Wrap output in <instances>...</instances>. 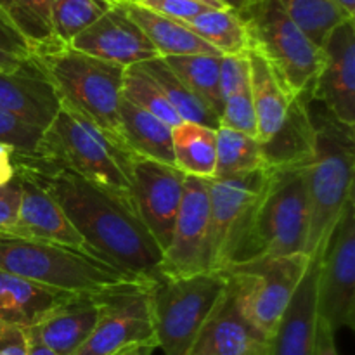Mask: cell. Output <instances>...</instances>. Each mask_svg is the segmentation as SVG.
I'll list each match as a JSON object with an SVG mask.
<instances>
[{"instance_id":"cell-38","label":"cell","mask_w":355,"mask_h":355,"mask_svg":"<svg viewBox=\"0 0 355 355\" xmlns=\"http://www.w3.org/2000/svg\"><path fill=\"white\" fill-rule=\"evenodd\" d=\"M250 90V61L245 55H222L220 58V96L222 103L232 94Z\"/></svg>"},{"instance_id":"cell-18","label":"cell","mask_w":355,"mask_h":355,"mask_svg":"<svg viewBox=\"0 0 355 355\" xmlns=\"http://www.w3.org/2000/svg\"><path fill=\"white\" fill-rule=\"evenodd\" d=\"M311 89L293 97L279 130L267 142H260L263 165L270 170H302L311 165L315 153Z\"/></svg>"},{"instance_id":"cell-39","label":"cell","mask_w":355,"mask_h":355,"mask_svg":"<svg viewBox=\"0 0 355 355\" xmlns=\"http://www.w3.org/2000/svg\"><path fill=\"white\" fill-rule=\"evenodd\" d=\"M21 189L14 177L12 182L0 187V238H17Z\"/></svg>"},{"instance_id":"cell-46","label":"cell","mask_w":355,"mask_h":355,"mask_svg":"<svg viewBox=\"0 0 355 355\" xmlns=\"http://www.w3.org/2000/svg\"><path fill=\"white\" fill-rule=\"evenodd\" d=\"M26 335H28V355H55L44 342H42L40 335H38L35 326L26 328Z\"/></svg>"},{"instance_id":"cell-13","label":"cell","mask_w":355,"mask_h":355,"mask_svg":"<svg viewBox=\"0 0 355 355\" xmlns=\"http://www.w3.org/2000/svg\"><path fill=\"white\" fill-rule=\"evenodd\" d=\"M210 200L203 179L186 177L182 201L168 248L158 266L159 279L189 277L208 270Z\"/></svg>"},{"instance_id":"cell-25","label":"cell","mask_w":355,"mask_h":355,"mask_svg":"<svg viewBox=\"0 0 355 355\" xmlns=\"http://www.w3.org/2000/svg\"><path fill=\"white\" fill-rule=\"evenodd\" d=\"M248 61L250 92L257 118V141L267 142L279 130L293 97L286 92L262 55L248 51Z\"/></svg>"},{"instance_id":"cell-20","label":"cell","mask_w":355,"mask_h":355,"mask_svg":"<svg viewBox=\"0 0 355 355\" xmlns=\"http://www.w3.org/2000/svg\"><path fill=\"white\" fill-rule=\"evenodd\" d=\"M16 179L21 189L17 238L69 246H89L44 187L26 177L16 175Z\"/></svg>"},{"instance_id":"cell-28","label":"cell","mask_w":355,"mask_h":355,"mask_svg":"<svg viewBox=\"0 0 355 355\" xmlns=\"http://www.w3.org/2000/svg\"><path fill=\"white\" fill-rule=\"evenodd\" d=\"M52 3L54 0H0V10L33 55L62 47L52 28Z\"/></svg>"},{"instance_id":"cell-7","label":"cell","mask_w":355,"mask_h":355,"mask_svg":"<svg viewBox=\"0 0 355 355\" xmlns=\"http://www.w3.org/2000/svg\"><path fill=\"white\" fill-rule=\"evenodd\" d=\"M245 24L250 51L272 68L291 97L311 89L322 66L321 47L290 19L277 0H257L238 12Z\"/></svg>"},{"instance_id":"cell-23","label":"cell","mask_w":355,"mask_h":355,"mask_svg":"<svg viewBox=\"0 0 355 355\" xmlns=\"http://www.w3.org/2000/svg\"><path fill=\"white\" fill-rule=\"evenodd\" d=\"M71 297L0 270V319L23 328L37 326L45 314Z\"/></svg>"},{"instance_id":"cell-16","label":"cell","mask_w":355,"mask_h":355,"mask_svg":"<svg viewBox=\"0 0 355 355\" xmlns=\"http://www.w3.org/2000/svg\"><path fill=\"white\" fill-rule=\"evenodd\" d=\"M69 47L121 68L159 58L141 28L125 12L121 0H116L114 7L92 26L76 35Z\"/></svg>"},{"instance_id":"cell-15","label":"cell","mask_w":355,"mask_h":355,"mask_svg":"<svg viewBox=\"0 0 355 355\" xmlns=\"http://www.w3.org/2000/svg\"><path fill=\"white\" fill-rule=\"evenodd\" d=\"M322 66L311 85L319 103L347 127L355 125V19L335 28L321 45Z\"/></svg>"},{"instance_id":"cell-37","label":"cell","mask_w":355,"mask_h":355,"mask_svg":"<svg viewBox=\"0 0 355 355\" xmlns=\"http://www.w3.org/2000/svg\"><path fill=\"white\" fill-rule=\"evenodd\" d=\"M218 127L241 132L257 139V118L250 90L225 97L222 103L220 116H218Z\"/></svg>"},{"instance_id":"cell-27","label":"cell","mask_w":355,"mask_h":355,"mask_svg":"<svg viewBox=\"0 0 355 355\" xmlns=\"http://www.w3.org/2000/svg\"><path fill=\"white\" fill-rule=\"evenodd\" d=\"M173 162L184 175L215 179L217 172V130L182 121L172 130Z\"/></svg>"},{"instance_id":"cell-30","label":"cell","mask_w":355,"mask_h":355,"mask_svg":"<svg viewBox=\"0 0 355 355\" xmlns=\"http://www.w3.org/2000/svg\"><path fill=\"white\" fill-rule=\"evenodd\" d=\"M180 23V21H179ZM184 26L207 42L220 55L248 54V37L238 12L231 9H207L193 19L184 21Z\"/></svg>"},{"instance_id":"cell-52","label":"cell","mask_w":355,"mask_h":355,"mask_svg":"<svg viewBox=\"0 0 355 355\" xmlns=\"http://www.w3.org/2000/svg\"><path fill=\"white\" fill-rule=\"evenodd\" d=\"M0 73H2V71H0Z\"/></svg>"},{"instance_id":"cell-12","label":"cell","mask_w":355,"mask_h":355,"mask_svg":"<svg viewBox=\"0 0 355 355\" xmlns=\"http://www.w3.org/2000/svg\"><path fill=\"white\" fill-rule=\"evenodd\" d=\"M318 314L333 333L355 329V203L347 201L321 260Z\"/></svg>"},{"instance_id":"cell-51","label":"cell","mask_w":355,"mask_h":355,"mask_svg":"<svg viewBox=\"0 0 355 355\" xmlns=\"http://www.w3.org/2000/svg\"><path fill=\"white\" fill-rule=\"evenodd\" d=\"M125 355H142V354H141V350H132V352H128Z\"/></svg>"},{"instance_id":"cell-32","label":"cell","mask_w":355,"mask_h":355,"mask_svg":"<svg viewBox=\"0 0 355 355\" xmlns=\"http://www.w3.org/2000/svg\"><path fill=\"white\" fill-rule=\"evenodd\" d=\"M290 19L307 35L318 47L338 24L355 17L347 16L336 0H277Z\"/></svg>"},{"instance_id":"cell-34","label":"cell","mask_w":355,"mask_h":355,"mask_svg":"<svg viewBox=\"0 0 355 355\" xmlns=\"http://www.w3.org/2000/svg\"><path fill=\"white\" fill-rule=\"evenodd\" d=\"M116 0H54L52 28L59 44L69 45L76 35L92 26Z\"/></svg>"},{"instance_id":"cell-26","label":"cell","mask_w":355,"mask_h":355,"mask_svg":"<svg viewBox=\"0 0 355 355\" xmlns=\"http://www.w3.org/2000/svg\"><path fill=\"white\" fill-rule=\"evenodd\" d=\"M120 123L123 141L132 155L175 166L172 127L132 104L123 96L120 99Z\"/></svg>"},{"instance_id":"cell-17","label":"cell","mask_w":355,"mask_h":355,"mask_svg":"<svg viewBox=\"0 0 355 355\" xmlns=\"http://www.w3.org/2000/svg\"><path fill=\"white\" fill-rule=\"evenodd\" d=\"M326 245L311 255V262L304 277L298 283L290 304L286 305L276 329L267 342L269 355H314L319 324V270H321Z\"/></svg>"},{"instance_id":"cell-48","label":"cell","mask_w":355,"mask_h":355,"mask_svg":"<svg viewBox=\"0 0 355 355\" xmlns=\"http://www.w3.org/2000/svg\"><path fill=\"white\" fill-rule=\"evenodd\" d=\"M336 3L345 10L347 16L355 17V0H336Z\"/></svg>"},{"instance_id":"cell-45","label":"cell","mask_w":355,"mask_h":355,"mask_svg":"<svg viewBox=\"0 0 355 355\" xmlns=\"http://www.w3.org/2000/svg\"><path fill=\"white\" fill-rule=\"evenodd\" d=\"M33 58V55H31ZM31 58L24 59V58H17V55L7 54V52L0 51V71L2 73H16L19 69L26 68L30 66Z\"/></svg>"},{"instance_id":"cell-31","label":"cell","mask_w":355,"mask_h":355,"mask_svg":"<svg viewBox=\"0 0 355 355\" xmlns=\"http://www.w3.org/2000/svg\"><path fill=\"white\" fill-rule=\"evenodd\" d=\"M220 58L222 55H172L163 58L184 85L220 116Z\"/></svg>"},{"instance_id":"cell-22","label":"cell","mask_w":355,"mask_h":355,"mask_svg":"<svg viewBox=\"0 0 355 355\" xmlns=\"http://www.w3.org/2000/svg\"><path fill=\"white\" fill-rule=\"evenodd\" d=\"M103 295H71L38 322L42 342L55 355H73L96 328Z\"/></svg>"},{"instance_id":"cell-29","label":"cell","mask_w":355,"mask_h":355,"mask_svg":"<svg viewBox=\"0 0 355 355\" xmlns=\"http://www.w3.org/2000/svg\"><path fill=\"white\" fill-rule=\"evenodd\" d=\"M137 66L155 80L156 85L162 89L163 96L170 103V106L180 116V120L203 125V127L217 130L218 114L184 85L182 80L166 66L163 58L149 59V61L141 62Z\"/></svg>"},{"instance_id":"cell-1","label":"cell","mask_w":355,"mask_h":355,"mask_svg":"<svg viewBox=\"0 0 355 355\" xmlns=\"http://www.w3.org/2000/svg\"><path fill=\"white\" fill-rule=\"evenodd\" d=\"M16 175L44 187L89 246L146 279L158 281L162 248L135 210L134 201L116 196L76 173L37 156L14 153Z\"/></svg>"},{"instance_id":"cell-44","label":"cell","mask_w":355,"mask_h":355,"mask_svg":"<svg viewBox=\"0 0 355 355\" xmlns=\"http://www.w3.org/2000/svg\"><path fill=\"white\" fill-rule=\"evenodd\" d=\"M16 177L14 168V149L6 144H0V187L12 182Z\"/></svg>"},{"instance_id":"cell-2","label":"cell","mask_w":355,"mask_h":355,"mask_svg":"<svg viewBox=\"0 0 355 355\" xmlns=\"http://www.w3.org/2000/svg\"><path fill=\"white\" fill-rule=\"evenodd\" d=\"M0 270L69 295H104L146 277L128 272L92 246L0 238Z\"/></svg>"},{"instance_id":"cell-8","label":"cell","mask_w":355,"mask_h":355,"mask_svg":"<svg viewBox=\"0 0 355 355\" xmlns=\"http://www.w3.org/2000/svg\"><path fill=\"white\" fill-rule=\"evenodd\" d=\"M225 291L227 277L211 270L156 281L151 290V305L158 349L165 355L189 352Z\"/></svg>"},{"instance_id":"cell-11","label":"cell","mask_w":355,"mask_h":355,"mask_svg":"<svg viewBox=\"0 0 355 355\" xmlns=\"http://www.w3.org/2000/svg\"><path fill=\"white\" fill-rule=\"evenodd\" d=\"M270 173L272 170L263 166L245 175L205 180L210 200L208 270L222 272L231 266L236 245L245 232L257 200L269 182Z\"/></svg>"},{"instance_id":"cell-42","label":"cell","mask_w":355,"mask_h":355,"mask_svg":"<svg viewBox=\"0 0 355 355\" xmlns=\"http://www.w3.org/2000/svg\"><path fill=\"white\" fill-rule=\"evenodd\" d=\"M0 51L7 52V54L17 55V58H31V51L24 38L17 33L16 28L10 24V21L3 16L0 10Z\"/></svg>"},{"instance_id":"cell-36","label":"cell","mask_w":355,"mask_h":355,"mask_svg":"<svg viewBox=\"0 0 355 355\" xmlns=\"http://www.w3.org/2000/svg\"><path fill=\"white\" fill-rule=\"evenodd\" d=\"M44 130L14 116L9 111L0 110V144L14 149L16 155L35 156Z\"/></svg>"},{"instance_id":"cell-24","label":"cell","mask_w":355,"mask_h":355,"mask_svg":"<svg viewBox=\"0 0 355 355\" xmlns=\"http://www.w3.org/2000/svg\"><path fill=\"white\" fill-rule=\"evenodd\" d=\"M121 7L128 14V17L141 28L142 33L148 37L159 58L193 54L220 55L214 47L196 37L179 21L153 12L132 0H121Z\"/></svg>"},{"instance_id":"cell-40","label":"cell","mask_w":355,"mask_h":355,"mask_svg":"<svg viewBox=\"0 0 355 355\" xmlns=\"http://www.w3.org/2000/svg\"><path fill=\"white\" fill-rule=\"evenodd\" d=\"M132 2L139 3L153 12L170 17V19L180 21V23L193 19L194 16L210 9L196 0H132Z\"/></svg>"},{"instance_id":"cell-21","label":"cell","mask_w":355,"mask_h":355,"mask_svg":"<svg viewBox=\"0 0 355 355\" xmlns=\"http://www.w3.org/2000/svg\"><path fill=\"white\" fill-rule=\"evenodd\" d=\"M263 343L267 338L243 318L227 283V291L186 355H250Z\"/></svg>"},{"instance_id":"cell-9","label":"cell","mask_w":355,"mask_h":355,"mask_svg":"<svg viewBox=\"0 0 355 355\" xmlns=\"http://www.w3.org/2000/svg\"><path fill=\"white\" fill-rule=\"evenodd\" d=\"M309 262L311 257L297 253L283 259L231 266L222 270L238 311L267 340L290 304Z\"/></svg>"},{"instance_id":"cell-43","label":"cell","mask_w":355,"mask_h":355,"mask_svg":"<svg viewBox=\"0 0 355 355\" xmlns=\"http://www.w3.org/2000/svg\"><path fill=\"white\" fill-rule=\"evenodd\" d=\"M335 333L328 328L322 321L318 324V338H315L314 355H340L336 349Z\"/></svg>"},{"instance_id":"cell-3","label":"cell","mask_w":355,"mask_h":355,"mask_svg":"<svg viewBox=\"0 0 355 355\" xmlns=\"http://www.w3.org/2000/svg\"><path fill=\"white\" fill-rule=\"evenodd\" d=\"M33 59L55 89L62 106L89 121L116 148L130 153L120 123L125 68L83 54L69 45L35 54Z\"/></svg>"},{"instance_id":"cell-19","label":"cell","mask_w":355,"mask_h":355,"mask_svg":"<svg viewBox=\"0 0 355 355\" xmlns=\"http://www.w3.org/2000/svg\"><path fill=\"white\" fill-rule=\"evenodd\" d=\"M0 110L45 130L61 110L58 92L35 59L16 73H0Z\"/></svg>"},{"instance_id":"cell-47","label":"cell","mask_w":355,"mask_h":355,"mask_svg":"<svg viewBox=\"0 0 355 355\" xmlns=\"http://www.w3.org/2000/svg\"><path fill=\"white\" fill-rule=\"evenodd\" d=\"M220 2L224 3L225 9H231L234 10V12H241L243 9L252 6V3L257 2V0H220Z\"/></svg>"},{"instance_id":"cell-33","label":"cell","mask_w":355,"mask_h":355,"mask_svg":"<svg viewBox=\"0 0 355 355\" xmlns=\"http://www.w3.org/2000/svg\"><path fill=\"white\" fill-rule=\"evenodd\" d=\"M260 142L241 132L217 128V172L215 179L245 175L263 168Z\"/></svg>"},{"instance_id":"cell-50","label":"cell","mask_w":355,"mask_h":355,"mask_svg":"<svg viewBox=\"0 0 355 355\" xmlns=\"http://www.w3.org/2000/svg\"><path fill=\"white\" fill-rule=\"evenodd\" d=\"M267 342H269V340H267ZM250 355H269V345H267V343H263V345H260L259 349L253 350Z\"/></svg>"},{"instance_id":"cell-6","label":"cell","mask_w":355,"mask_h":355,"mask_svg":"<svg viewBox=\"0 0 355 355\" xmlns=\"http://www.w3.org/2000/svg\"><path fill=\"white\" fill-rule=\"evenodd\" d=\"M35 156L134 201L130 187L134 155L116 148L96 127L62 104L58 116L42 134Z\"/></svg>"},{"instance_id":"cell-41","label":"cell","mask_w":355,"mask_h":355,"mask_svg":"<svg viewBox=\"0 0 355 355\" xmlns=\"http://www.w3.org/2000/svg\"><path fill=\"white\" fill-rule=\"evenodd\" d=\"M0 355H28L26 328L0 319Z\"/></svg>"},{"instance_id":"cell-49","label":"cell","mask_w":355,"mask_h":355,"mask_svg":"<svg viewBox=\"0 0 355 355\" xmlns=\"http://www.w3.org/2000/svg\"><path fill=\"white\" fill-rule=\"evenodd\" d=\"M196 2L203 3V6L210 7V9H225V6L220 0H196Z\"/></svg>"},{"instance_id":"cell-14","label":"cell","mask_w":355,"mask_h":355,"mask_svg":"<svg viewBox=\"0 0 355 355\" xmlns=\"http://www.w3.org/2000/svg\"><path fill=\"white\" fill-rule=\"evenodd\" d=\"M186 177L172 165L139 156L132 159L130 187L135 210L162 252L172 239Z\"/></svg>"},{"instance_id":"cell-35","label":"cell","mask_w":355,"mask_h":355,"mask_svg":"<svg viewBox=\"0 0 355 355\" xmlns=\"http://www.w3.org/2000/svg\"><path fill=\"white\" fill-rule=\"evenodd\" d=\"M121 96L141 110L148 111L153 116L162 120L168 127L175 128L182 123L179 114L175 113L166 97L163 96L162 89L156 85L155 80L142 71L137 64L125 68L123 82H121Z\"/></svg>"},{"instance_id":"cell-10","label":"cell","mask_w":355,"mask_h":355,"mask_svg":"<svg viewBox=\"0 0 355 355\" xmlns=\"http://www.w3.org/2000/svg\"><path fill=\"white\" fill-rule=\"evenodd\" d=\"M155 283L146 281L104 293L96 328L73 355H125L158 349L151 305Z\"/></svg>"},{"instance_id":"cell-5","label":"cell","mask_w":355,"mask_h":355,"mask_svg":"<svg viewBox=\"0 0 355 355\" xmlns=\"http://www.w3.org/2000/svg\"><path fill=\"white\" fill-rule=\"evenodd\" d=\"M315 123V153L305 168V187L309 198V236L305 253L314 255L326 245L345 208L354 198L355 132L328 113L324 107L312 110Z\"/></svg>"},{"instance_id":"cell-4","label":"cell","mask_w":355,"mask_h":355,"mask_svg":"<svg viewBox=\"0 0 355 355\" xmlns=\"http://www.w3.org/2000/svg\"><path fill=\"white\" fill-rule=\"evenodd\" d=\"M309 222L305 168L272 170L236 245L231 266L305 253Z\"/></svg>"}]
</instances>
